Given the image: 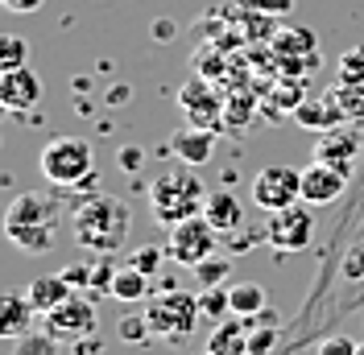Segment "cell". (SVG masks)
I'll use <instances>...</instances> for the list:
<instances>
[{
    "instance_id": "34",
    "label": "cell",
    "mask_w": 364,
    "mask_h": 355,
    "mask_svg": "<svg viewBox=\"0 0 364 355\" xmlns=\"http://www.w3.org/2000/svg\"><path fill=\"white\" fill-rule=\"evenodd\" d=\"M63 277H67V281H70L75 289H87V281H91V265H67V273H63Z\"/></svg>"
},
{
    "instance_id": "4",
    "label": "cell",
    "mask_w": 364,
    "mask_h": 355,
    "mask_svg": "<svg viewBox=\"0 0 364 355\" xmlns=\"http://www.w3.org/2000/svg\"><path fill=\"white\" fill-rule=\"evenodd\" d=\"M38 165H42L46 182H50L54 190H75L79 182H87V178L95 174L91 145L79 141V136H50V141L42 145Z\"/></svg>"
},
{
    "instance_id": "15",
    "label": "cell",
    "mask_w": 364,
    "mask_h": 355,
    "mask_svg": "<svg viewBox=\"0 0 364 355\" xmlns=\"http://www.w3.org/2000/svg\"><path fill=\"white\" fill-rule=\"evenodd\" d=\"M356 153H360V141L352 133H318V141H315V161H327V165L343 170L348 178H352Z\"/></svg>"
},
{
    "instance_id": "30",
    "label": "cell",
    "mask_w": 364,
    "mask_h": 355,
    "mask_svg": "<svg viewBox=\"0 0 364 355\" xmlns=\"http://www.w3.org/2000/svg\"><path fill=\"white\" fill-rule=\"evenodd\" d=\"M116 273H120V265H112V256H104L100 265H91L87 293H112V285H116Z\"/></svg>"
},
{
    "instance_id": "11",
    "label": "cell",
    "mask_w": 364,
    "mask_h": 355,
    "mask_svg": "<svg viewBox=\"0 0 364 355\" xmlns=\"http://www.w3.org/2000/svg\"><path fill=\"white\" fill-rule=\"evenodd\" d=\"M0 104L9 111H29L42 104V79L38 70L17 67V70H4L0 75Z\"/></svg>"
},
{
    "instance_id": "25",
    "label": "cell",
    "mask_w": 364,
    "mask_h": 355,
    "mask_svg": "<svg viewBox=\"0 0 364 355\" xmlns=\"http://www.w3.org/2000/svg\"><path fill=\"white\" fill-rule=\"evenodd\" d=\"M327 99L343 111V120H364V87H348V83H340L336 91H327Z\"/></svg>"
},
{
    "instance_id": "36",
    "label": "cell",
    "mask_w": 364,
    "mask_h": 355,
    "mask_svg": "<svg viewBox=\"0 0 364 355\" xmlns=\"http://www.w3.org/2000/svg\"><path fill=\"white\" fill-rule=\"evenodd\" d=\"M0 4H4L9 13H38L46 0H0Z\"/></svg>"
},
{
    "instance_id": "19",
    "label": "cell",
    "mask_w": 364,
    "mask_h": 355,
    "mask_svg": "<svg viewBox=\"0 0 364 355\" xmlns=\"http://www.w3.org/2000/svg\"><path fill=\"white\" fill-rule=\"evenodd\" d=\"M228 297H232V314H236V318H252V314L269 310V289L257 285V281H236V285H228Z\"/></svg>"
},
{
    "instance_id": "6",
    "label": "cell",
    "mask_w": 364,
    "mask_h": 355,
    "mask_svg": "<svg viewBox=\"0 0 364 355\" xmlns=\"http://www.w3.org/2000/svg\"><path fill=\"white\" fill-rule=\"evenodd\" d=\"M252 207L261 215H273V211H286L302 199V170L294 165H269V170H257L249 190Z\"/></svg>"
},
{
    "instance_id": "17",
    "label": "cell",
    "mask_w": 364,
    "mask_h": 355,
    "mask_svg": "<svg viewBox=\"0 0 364 355\" xmlns=\"http://www.w3.org/2000/svg\"><path fill=\"white\" fill-rule=\"evenodd\" d=\"M203 355H249V327L236 322V314L215 322V331L207 334Z\"/></svg>"
},
{
    "instance_id": "12",
    "label": "cell",
    "mask_w": 364,
    "mask_h": 355,
    "mask_svg": "<svg viewBox=\"0 0 364 355\" xmlns=\"http://www.w3.org/2000/svg\"><path fill=\"white\" fill-rule=\"evenodd\" d=\"M170 153L178 157L182 165H191V170H199V165H207L211 161V153H215V133L211 129H182V133L170 136Z\"/></svg>"
},
{
    "instance_id": "20",
    "label": "cell",
    "mask_w": 364,
    "mask_h": 355,
    "mask_svg": "<svg viewBox=\"0 0 364 355\" xmlns=\"http://www.w3.org/2000/svg\"><path fill=\"white\" fill-rule=\"evenodd\" d=\"M298 124H306V129H315V133H331L336 124L343 120V111L331 104V99H318V104H298Z\"/></svg>"
},
{
    "instance_id": "26",
    "label": "cell",
    "mask_w": 364,
    "mask_h": 355,
    "mask_svg": "<svg viewBox=\"0 0 364 355\" xmlns=\"http://www.w3.org/2000/svg\"><path fill=\"white\" fill-rule=\"evenodd\" d=\"M199 314H203L207 322H224L228 314H232L228 289H199Z\"/></svg>"
},
{
    "instance_id": "13",
    "label": "cell",
    "mask_w": 364,
    "mask_h": 355,
    "mask_svg": "<svg viewBox=\"0 0 364 355\" xmlns=\"http://www.w3.org/2000/svg\"><path fill=\"white\" fill-rule=\"evenodd\" d=\"M178 99H182V111L191 116L195 129H211V133H215V124H220V99H215L199 79H191V83L178 91Z\"/></svg>"
},
{
    "instance_id": "14",
    "label": "cell",
    "mask_w": 364,
    "mask_h": 355,
    "mask_svg": "<svg viewBox=\"0 0 364 355\" xmlns=\"http://www.w3.org/2000/svg\"><path fill=\"white\" fill-rule=\"evenodd\" d=\"M203 219L224 236V231H240L245 227V202L236 199L232 190H211L203 202Z\"/></svg>"
},
{
    "instance_id": "24",
    "label": "cell",
    "mask_w": 364,
    "mask_h": 355,
    "mask_svg": "<svg viewBox=\"0 0 364 355\" xmlns=\"http://www.w3.org/2000/svg\"><path fill=\"white\" fill-rule=\"evenodd\" d=\"M29 67V42L21 33H0V70Z\"/></svg>"
},
{
    "instance_id": "9",
    "label": "cell",
    "mask_w": 364,
    "mask_h": 355,
    "mask_svg": "<svg viewBox=\"0 0 364 355\" xmlns=\"http://www.w3.org/2000/svg\"><path fill=\"white\" fill-rule=\"evenodd\" d=\"M42 331H50L58 343H79V339H87L95 334V306H91L87 293H75L70 302H63L58 310L42 314Z\"/></svg>"
},
{
    "instance_id": "2",
    "label": "cell",
    "mask_w": 364,
    "mask_h": 355,
    "mask_svg": "<svg viewBox=\"0 0 364 355\" xmlns=\"http://www.w3.org/2000/svg\"><path fill=\"white\" fill-rule=\"evenodd\" d=\"M58 223H63V202L54 195H42V190H29V195H17L4 211V236L9 244L29 252V256H42L58 244Z\"/></svg>"
},
{
    "instance_id": "38",
    "label": "cell",
    "mask_w": 364,
    "mask_h": 355,
    "mask_svg": "<svg viewBox=\"0 0 364 355\" xmlns=\"http://www.w3.org/2000/svg\"><path fill=\"white\" fill-rule=\"evenodd\" d=\"M129 95H133V87H129V83H116V87L108 91V104H112V108H120V104H129Z\"/></svg>"
},
{
    "instance_id": "22",
    "label": "cell",
    "mask_w": 364,
    "mask_h": 355,
    "mask_svg": "<svg viewBox=\"0 0 364 355\" xmlns=\"http://www.w3.org/2000/svg\"><path fill=\"white\" fill-rule=\"evenodd\" d=\"M116 339H120V343H129V347H145V343L154 339V327H149L145 310H141V314H124V318L116 322Z\"/></svg>"
},
{
    "instance_id": "29",
    "label": "cell",
    "mask_w": 364,
    "mask_h": 355,
    "mask_svg": "<svg viewBox=\"0 0 364 355\" xmlns=\"http://www.w3.org/2000/svg\"><path fill=\"white\" fill-rule=\"evenodd\" d=\"M58 347H63V343L50 331H38V334H21L13 355H58Z\"/></svg>"
},
{
    "instance_id": "28",
    "label": "cell",
    "mask_w": 364,
    "mask_h": 355,
    "mask_svg": "<svg viewBox=\"0 0 364 355\" xmlns=\"http://www.w3.org/2000/svg\"><path fill=\"white\" fill-rule=\"evenodd\" d=\"M340 83L364 87V45H352V50L340 54Z\"/></svg>"
},
{
    "instance_id": "3",
    "label": "cell",
    "mask_w": 364,
    "mask_h": 355,
    "mask_svg": "<svg viewBox=\"0 0 364 355\" xmlns=\"http://www.w3.org/2000/svg\"><path fill=\"white\" fill-rule=\"evenodd\" d=\"M203 202H207V186L191 165L186 170H161L149 182V215L161 227H178V223L203 215Z\"/></svg>"
},
{
    "instance_id": "16",
    "label": "cell",
    "mask_w": 364,
    "mask_h": 355,
    "mask_svg": "<svg viewBox=\"0 0 364 355\" xmlns=\"http://www.w3.org/2000/svg\"><path fill=\"white\" fill-rule=\"evenodd\" d=\"M25 297H29V306L38 314H50V310H58L63 302L75 297V285H70L63 273H58V277H33V281L25 285Z\"/></svg>"
},
{
    "instance_id": "21",
    "label": "cell",
    "mask_w": 364,
    "mask_h": 355,
    "mask_svg": "<svg viewBox=\"0 0 364 355\" xmlns=\"http://www.w3.org/2000/svg\"><path fill=\"white\" fill-rule=\"evenodd\" d=\"M149 281L154 277H145V273H136L133 265H120V273H116V285H112V297H120V302H149Z\"/></svg>"
},
{
    "instance_id": "5",
    "label": "cell",
    "mask_w": 364,
    "mask_h": 355,
    "mask_svg": "<svg viewBox=\"0 0 364 355\" xmlns=\"http://www.w3.org/2000/svg\"><path fill=\"white\" fill-rule=\"evenodd\" d=\"M145 318L158 339H186L195 331V322L203 318L199 314V293H186V289H158L149 302H145Z\"/></svg>"
},
{
    "instance_id": "18",
    "label": "cell",
    "mask_w": 364,
    "mask_h": 355,
    "mask_svg": "<svg viewBox=\"0 0 364 355\" xmlns=\"http://www.w3.org/2000/svg\"><path fill=\"white\" fill-rule=\"evenodd\" d=\"M33 306H29V297L25 293H9L4 297V318H0V334L4 339H21V334H29V327H33Z\"/></svg>"
},
{
    "instance_id": "1",
    "label": "cell",
    "mask_w": 364,
    "mask_h": 355,
    "mask_svg": "<svg viewBox=\"0 0 364 355\" xmlns=\"http://www.w3.org/2000/svg\"><path fill=\"white\" fill-rule=\"evenodd\" d=\"M129 223H133L129 202H120L116 195H104V190H95V195L70 207V236L87 252H100V256H112V252L124 248Z\"/></svg>"
},
{
    "instance_id": "39",
    "label": "cell",
    "mask_w": 364,
    "mask_h": 355,
    "mask_svg": "<svg viewBox=\"0 0 364 355\" xmlns=\"http://www.w3.org/2000/svg\"><path fill=\"white\" fill-rule=\"evenodd\" d=\"M154 42H174V21H158L154 25Z\"/></svg>"
},
{
    "instance_id": "31",
    "label": "cell",
    "mask_w": 364,
    "mask_h": 355,
    "mask_svg": "<svg viewBox=\"0 0 364 355\" xmlns=\"http://www.w3.org/2000/svg\"><path fill=\"white\" fill-rule=\"evenodd\" d=\"M356 339H348V334H327L323 343H318V355H356Z\"/></svg>"
},
{
    "instance_id": "40",
    "label": "cell",
    "mask_w": 364,
    "mask_h": 355,
    "mask_svg": "<svg viewBox=\"0 0 364 355\" xmlns=\"http://www.w3.org/2000/svg\"><path fill=\"white\" fill-rule=\"evenodd\" d=\"M356 355H364V343H360V347H356Z\"/></svg>"
},
{
    "instance_id": "8",
    "label": "cell",
    "mask_w": 364,
    "mask_h": 355,
    "mask_svg": "<svg viewBox=\"0 0 364 355\" xmlns=\"http://www.w3.org/2000/svg\"><path fill=\"white\" fill-rule=\"evenodd\" d=\"M315 236V215L311 207H286V211H273L265 219V244L277 252H302Z\"/></svg>"
},
{
    "instance_id": "10",
    "label": "cell",
    "mask_w": 364,
    "mask_h": 355,
    "mask_svg": "<svg viewBox=\"0 0 364 355\" xmlns=\"http://www.w3.org/2000/svg\"><path fill=\"white\" fill-rule=\"evenodd\" d=\"M343 186H348V174L327 161H311L302 170V202L306 207H331L343 195Z\"/></svg>"
},
{
    "instance_id": "7",
    "label": "cell",
    "mask_w": 364,
    "mask_h": 355,
    "mask_svg": "<svg viewBox=\"0 0 364 355\" xmlns=\"http://www.w3.org/2000/svg\"><path fill=\"white\" fill-rule=\"evenodd\" d=\"M215 244H220V231H215L203 215L170 227V236H166V252H170V261L182 265V268H199L207 256H215Z\"/></svg>"
},
{
    "instance_id": "23",
    "label": "cell",
    "mask_w": 364,
    "mask_h": 355,
    "mask_svg": "<svg viewBox=\"0 0 364 355\" xmlns=\"http://www.w3.org/2000/svg\"><path fill=\"white\" fill-rule=\"evenodd\" d=\"M195 273V281H199V289H224V281L232 277V261L228 256H207L199 268H191Z\"/></svg>"
},
{
    "instance_id": "37",
    "label": "cell",
    "mask_w": 364,
    "mask_h": 355,
    "mask_svg": "<svg viewBox=\"0 0 364 355\" xmlns=\"http://www.w3.org/2000/svg\"><path fill=\"white\" fill-rule=\"evenodd\" d=\"M141 149H120V165H124V174H136V165H141Z\"/></svg>"
},
{
    "instance_id": "33",
    "label": "cell",
    "mask_w": 364,
    "mask_h": 355,
    "mask_svg": "<svg viewBox=\"0 0 364 355\" xmlns=\"http://www.w3.org/2000/svg\"><path fill=\"white\" fill-rule=\"evenodd\" d=\"M343 277H348V281H360L364 277V244H356L352 252H348V261H343Z\"/></svg>"
},
{
    "instance_id": "27",
    "label": "cell",
    "mask_w": 364,
    "mask_h": 355,
    "mask_svg": "<svg viewBox=\"0 0 364 355\" xmlns=\"http://www.w3.org/2000/svg\"><path fill=\"white\" fill-rule=\"evenodd\" d=\"M166 244H141L133 248V256H129V265L136 268V273H145V277H158V268L166 265Z\"/></svg>"
},
{
    "instance_id": "35",
    "label": "cell",
    "mask_w": 364,
    "mask_h": 355,
    "mask_svg": "<svg viewBox=\"0 0 364 355\" xmlns=\"http://www.w3.org/2000/svg\"><path fill=\"white\" fill-rule=\"evenodd\" d=\"M70 351H75V355H100V351H104V343H100V334H87V339H79Z\"/></svg>"
},
{
    "instance_id": "32",
    "label": "cell",
    "mask_w": 364,
    "mask_h": 355,
    "mask_svg": "<svg viewBox=\"0 0 364 355\" xmlns=\"http://www.w3.org/2000/svg\"><path fill=\"white\" fill-rule=\"evenodd\" d=\"M277 347V327H265V331H249V355H269Z\"/></svg>"
}]
</instances>
